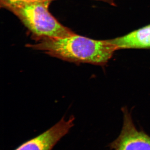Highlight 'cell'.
<instances>
[{
  "mask_svg": "<svg viewBox=\"0 0 150 150\" xmlns=\"http://www.w3.org/2000/svg\"><path fill=\"white\" fill-rule=\"evenodd\" d=\"M75 118L63 117L54 126L35 138L23 143L14 150H52L74 126Z\"/></svg>",
  "mask_w": 150,
  "mask_h": 150,
  "instance_id": "4",
  "label": "cell"
},
{
  "mask_svg": "<svg viewBox=\"0 0 150 150\" xmlns=\"http://www.w3.org/2000/svg\"><path fill=\"white\" fill-rule=\"evenodd\" d=\"M27 47L43 51L67 62L103 66L117 50L109 40H97L74 34L67 37L38 39Z\"/></svg>",
  "mask_w": 150,
  "mask_h": 150,
  "instance_id": "1",
  "label": "cell"
},
{
  "mask_svg": "<svg viewBox=\"0 0 150 150\" xmlns=\"http://www.w3.org/2000/svg\"><path fill=\"white\" fill-rule=\"evenodd\" d=\"M51 2L15 1L2 4L1 6L14 14L38 39L60 38L74 34L49 12Z\"/></svg>",
  "mask_w": 150,
  "mask_h": 150,
  "instance_id": "2",
  "label": "cell"
},
{
  "mask_svg": "<svg viewBox=\"0 0 150 150\" xmlns=\"http://www.w3.org/2000/svg\"><path fill=\"white\" fill-rule=\"evenodd\" d=\"M54 0H1V4L5 3L12 2L15 1H51ZM96 1H102L108 3L110 5L114 6L115 4V0H96Z\"/></svg>",
  "mask_w": 150,
  "mask_h": 150,
  "instance_id": "6",
  "label": "cell"
},
{
  "mask_svg": "<svg viewBox=\"0 0 150 150\" xmlns=\"http://www.w3.org/2000/svg\"><path fill=\"white\" fill-rule=\"evenodd\" d=\"M123 127L116 139L108 145L110 150H150V136L138 130L131 114L123 109Z\"/></svg>",
  "mask_w": 150,
  "mask_h": 150,
  "instance_id": "3",
  "label": "cell"
},
{
  "mask_svg": "<svg viewBox=\"0 0 150 150\" xmlns=\"http://www.w3.org/2000/svg\"><path fill=\"white\" fill-rule=\"evenodd\" d=\"M119 49H150V24L124 36L109 40Z\"/></svg>",
  "mask_w": 150,
  "mask_h": 150,
  "instance_id": "5",
  "label": "cell"
}]
</instances>
